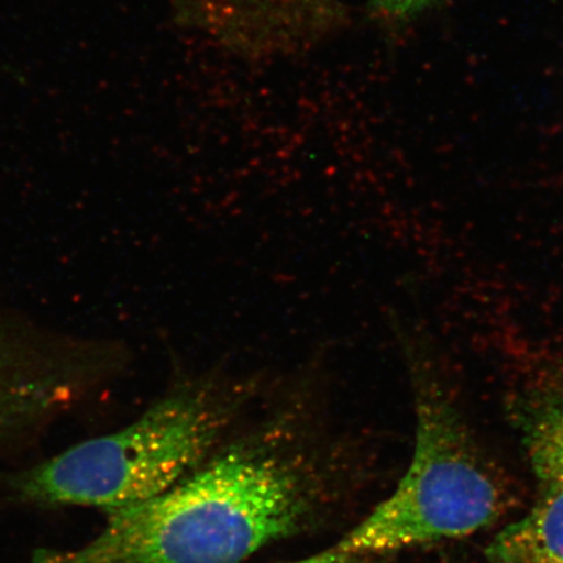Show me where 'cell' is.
<instances>
[{
	"label": "cell",
	"instance_id": "obj_1",
	"mask_svg": "<svg viewBox=\"0 0 563 563\" xmlns=\"http://www.w3.org/2000/svg\"><path fill=\"white\" fill-rule=\"evenodd\" d=\"M302 510L298 478L284 464L232 453L110 514L86 545L32 563H239L292 532Z\"/></svg>",
	"mask_w": 563,
	"mask_h": 563
},
{
	"label": "cell",
	"instance_id": "obj_2",
	"mask_svg": "<svg viewBox=\"0 0 563 563\" xmlns=\"http://www.w3.org/2000/svg\"><path fill=\"white\" fill-rule=\"evenodd\" d=\"M252 385V378L218 373L189 378L121 431L81 442L30 471L21 495L109 514L144 503L197 466Z\"/></svg>",
	"mask_w": 563,
	"mask_h": 563
},
{
	"label": "cell",
	"instance_id": "obj_3",
	"mask_svg": "<svg viewBox=\"0 0 563 563\" xmlns=\"http://www.w3.org/2000/svg\"><path fill=\"white\" fill-rule=\"evenodd\" d=\"M417 387V440L410 466L384 503L334 549L358 555L468 537L501 511V493L478 457L426 362L405 344Z\"/></svg>",
	"mask_w": 563,
	"mask_h": 563
},
{
	"label": "cell",
	"instance_id": "obj_4",
	"mask_svg": "<svg viewBox=\"0 0 563 563\" xmlns=\"http://www.w3.org/2000/svg\"><path fill=\"white\" fill-rule=\"evenodd\" d=\"M180 24L249 58L311 48L350 21L340 0H170Z\"/></svg>",
	"mask_w": 563,
	"mask_h": 563
},
{
	"label": "cell",
	"instance_id": "obj_5",
	"mask_svg": "<svg viewBox=\"0 0 563 563\" xmlns=\"http://www.w3.org/2000/svg\"><path fill=\"white\" fill-rule=\"evenodd\" d=\"M490 563H563V487L543 485L533 508L492 541Z\"/></svg>",
	"mask_w": 563,
	"mask_h": 563
},
{
	"label": "cell",
	"instance_id": "obj_6",
	"mask_svg": "<svg viewBox=\"0 0 563 563\" xmlns=\"http://www.w3.org/2000/svg\"><path fill=\"white\" fill-rule=\"evenodd\" d=\"M519 418L534 474L543 485L563 487V383L528 400Z\"/></svg>",
	"mask_w": 563,
	"mask_h": 563
},
{
	"label": "cell",
	"instance_id": "obj_7",
	"mask_svg": "<svg viewBox=\"0 0 563 563\" xmlns=\"http://www.w3.org/2000/svg\"><path fill=\"white\" fill-rule=\"evenodd\" d=\"M432 0H371L373 10L393 19H404L413 15Z\"/></svg>",
	"mask_w": 563,
	"mask_h": 563
},
{
	"label": "cell",
	"instance_id": "obj_8",
	"mask_svg": "<svg viewBox=\"0 0 563 563\" xmlns=\"http://www.w3.org/2000/svg\"><path fill=\"white\" fill-rule=\"evenodd\" d=\"M291 563H365L358 555L342 553L334 549L333 552L314 555V558Z\"/></svg>",
	"mask_w": 563,
	"mask_h": 563
},
{
	"label": "cell",
	"instance_id": "obj_9",
	"mask_svg": "<svg viewBox=\"0 0 563 563\" xmlns=\"http://www.w3.org/2000/svg\"><path fill=\"white\" fill-rule=\"evenodd\" d=\"M12 428L13 420L9 408H7L2 398H0V435L10 432Z\"/></svg>",
	"mask_w": 563,
	"mask_h": 563
}]
</instances>
